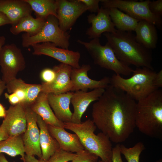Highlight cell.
Segmentation results:
<instances>
[{"label": "cell", "instance_id": "484cf974", "mask_svg": "<svg viewBox=\"0 0 162 162\" xmlns=\"http://www.w3.org/2000/svg\"><path fill=\"white\" fill-rule=\"evenodd\" d=\"M111 20L117 30L123 32L134 31L140 20L115 8H108Z\"/></svg>", "mask_w": 162, "mask_h": 162}, {"label": "cell", "instance_id": "4fadbf2b", "mask_svg": "<svg viewBox=\"0 0 162 162\" xmlns=\"http://www.w3.org/2000/svg\"><path fill=\"white\" fill-rule=\"evenodd\" d=\"M27 127L22 139L26 154L42 158L40 148V130L37 122V114L29 106H26Z\"/></svg>", "mask_w": 162, "mask_h": 162}, {"label": "cell", "instance_id": "836d02e7", "mask_svg": "<svg viewBox=\"0 0 162 162\" xmlns=\"http://www.w3.org/2000/svg\"><path fill=\"white\" fill-rule=\"evenodd\" d=\"M86 7L87 10L91 12L96 13L100 9L99 3L100 0H80Z\"/></svg>", "mask_w": 162, "mask_h": 162}, {"label": "cell", "instance_id": "ffe728a7", "mask_svg": "<svg viewBox=\"0 0 162 162\" xmlns=\"http://www.w3.org/2000/svg\"><path fill=\"white\" fill-rule=\"evenodd\" d=\"M32 10L25 0H0V12L4 14L13 25L22 17L31 15Z\"/></svg>", "mask_w": 162, "mask_h": 162}, {"label": "cell", "instance_id": "ee69618b", "mask_svg": "<svg viewBox=\"0 0 162 162\" xmlns=\"http://www.w3.org/2000/svg\"><path fill=\"white\" fill-rule=\"evenodd\" d=\"M155 162H162V159H160L159 160L156 161Z\"/></svg>", "mask_w": 162, "mask_h": 162}, {"label": "cell", "instance_id": "cb8c5ba5", "mask_svg": "<svg viewBox=\"0 0 162 162\" xmlns=\"http://www.w3.org/2000/svg\"><path fill=\"white\" fill-rule=\"evenodd\" d=\"M46 19L36 17L30 15L21 18L16 23L12 25L10 28L11 33L17 35L24 32L30 35L38 33L44 26Z\"/></svg>", "mask_w": 162, "mask_h": 162}, {"label": "cell", "instance_id": "30bf717a", "mask_svg": "<svg viewBox=\"0 0 162 162\" xmlns=\"http://www.w3.org/2000/svg\"><path fill=\"white\" fill-rule=\"evenodd\" d=\"M26 106L20 103L11 105L6 110L0 126L8 137L21 135L25 132L27 127Z\"/></svg>", "mask_w": 162, "mask_h": 162}, {"label": "cell", "instance_id": "e0dca14e", "mask_svg": "<svg viewBox=\"0 0 162 162\" xmlns=\"http://www.w3.org/2000/svg\"><path fill=\"white\" fill-rule=\"evenodd\" d=\"M105 90L103 88H98L89 92L80 90L74 92L70 100L74 108L71 122L81 123L82 116L89 105L98 100Z\"/></svg>", "mask_w": 162, "mask_h": 162}, {"label": "cell", "instance_id": "74e56055", "mask_svg": "<svg viewBox=\"0 0 162 162\" xmlns=\"http://www.w3.org/2000/svg\"><path fill=\"white\" fill-rule=\"evenodd\" d=\"M26 162H47L41 159H37L34 156L26 154L25 156Z\"/></svg>", "mask_w": 162, "mask_h": 162}, {"label": "cell", "instance_id": "1f68e13d", "mask_svg": "<svg viewBox=\"0 0 162 162\" xmlns=\"http://www.w3.org/2000/svg\"><path fill=\"white\" fill-rule=\"evenodd\" d=\"M40 77L43 82L50 83L55 79L56 74L53 69L46 68L43 69L41 72Z\"/></svg>", "mask_w": 162, "mask_h": 162}, {"label": "cell", "instance_id": "7a4b0ae2", "mask_svg": "<svg viewBox=\"0 0 162 162\" xmlns=\"http://www.w3.org/2000/svg\"><path fill=\"white\" fill-rule=\"evenodd\" d=\"M103 34L117 58L122 62L128 66L154 69L151 50L139 43L132 32L117 30L114 33L105 32Z\"/></svg>", "mask_w": 162, "mask_h": 162}, {"label": "cell", "instance_id": "60d3db41", "mask_svg": "<svg viewBox=\"0 0 162 162\" xmlns=\"http://www.w3.org/2000/svg\"><path fill=\"white\" fill-rule=\"evenodd\" d=\"M8 138V136L2 130L0 126V141L6 140Z\"/></svg>", "mask_w": 162, "mask_h": 162}, {"label": "cell", "instance_id": "5bb4252c", "mask_svg": "<svg viewBox=\"0 0 162 162\" xmlns=\"http://www.w3.org/2000/svg\"><path fill=\"white\" fill-rule=\"evenodd\" d=\"M91 69L89 64H82L78 68H73L70 74L72 84L71 91L80 90L87 92L88 89L106 88L110 85V78L105 76L100 80L91 79L88 72Z\"/></svg>", "mask_w": 162, "mask_h": 162}, {"label": "cell", "instance_id": "f35d334b", "mask_svg": "<svg viewBox=\"0 0 162 162\" xmlns=\"http://www.w3.org/2000/svg\"><path fill=\"white\" fill-rule=\"evenodd\" d=\"M6 89V84L2 79L0 78V97Z\"/></svg>", "mask_w": 162, "mask_h": 162}, {"label": "cell", "instance_id": "4dcf8cb0", "mask_svg": "<svg viewBox=\"0 0 162 162\" xmlns=\"http://www.w3.org/2000/svg\"><path fill=\"white\" fill-rule=\"evenodd\" d=\"M99 157L86 150L76 153L74 158L70 162H98Z\"/></svg>", "mask_w": 162, "mask_h": 162}, {"label": "cell", "instance_id": "9c48e42d", "mask_svg": "<svg viewBox=\"0 0 162 162\" xmlns=\"http://www.w3.org/2000/svg\"><path fill=\"white\" fill-rule=\"evenodd\" d=\"M0 66L2 80L7 84L16 78L23 70L26 62L21 50L14 43L5 44L0 51Z\"/></svg>", "mask_w": 162, "mask_h": 162}, {"label": "cell", "instance_id": "ba28073f", "mask_svg": "<svg viewBox=\"0 0 162 162\" xmlns=\"http://www.w3.org/2000/svg\"><path fill=\"white\" fill-rule=\"evenodd\" d=\"M150 1L138 2L130 0H100L102 6L105 8H115L130 16L140 21H148L161 28V17L154 15L150 11L148 4Z\"/></svg>", "mask_w": 162, "mask_h": 162}, {"label": "cell", "instance_id": "d6a6232c", "mask_svg": "<svg viewBox=\"0 0 162 162\" xmlns=\"http://www.w3.org/2000/svg\"><path fill=\"white\" fill-rule=\"evenodd\" d=\"M148 8L153 14L161 17L162 15V0L150 1L148 4Z\"/></svg>", "mask_w": 162, "mask_h": 162}, {"label": "cell", "instance_id": "83f0119b", "mask_svg": "<svg viewBox=\"0 0 162 162\" xmlns=\"http://www.w3.org/2000/svg\"><path fill=\"white\" fill-rule=\"evenodd\" d=\"M0 153H5L12 157L20 155L23 162H26L24 148L21 136L9 137L0 141Z\"/></svg>", "mask_w": 162, "mask_h": 162}, {"label": "cell", "instance_id": "7c38bea8", "mask_svg": "<svg viewBox=\"0 0 162 162\" xmlns=\"http://www.w3.org/2000/svg\"><path fill=\"white\" fill-rule=\"evenodd\" d=\"M57 1V18L59 26L63 31L66 32L87 9L84 4L80 0Z\"/></svg>", "mask_w": 162, "mask_h": 162}, {"label": "cell", "instance_id": "e575fe53", "mask_svg": "<svg viewBox=\"0 0 162 162\" xmlns=\"http://www.w3.org/2000/svg\"><path fill=\"white\" fill-rule=\"evenodd\" d=\"M121 155L120 144L118 143L112 148V162H123Z\"/></svg>", "mask_w": 162, "mask_h": 162}, {"label": "cell", "instance_id": "d590c367", "mask_svg": "<svg viewBox=\"0 0 162 162\" xmlns=\"http://www.w3.org/2000/svg\"><path fill=\"white\" fill-rule=\"evenodd\" d=\"M4 95L5 98L8 100L11 105H15L20 103L18 96L14 92L10 94L7 93H5Z\"/></svg>", "mask_w": 162, "mask_h": 162}, {"label": "cell", "instance_id": "603a6c76", "mask_svg": "<svg viewBox=\"0 0 162 162\" xmlns=\"http://www.w3.org/2000/svg\"><path fill=\"white\" fill-rule=\"evenodd\" d=\"M134 31L136 40L145 47L150 50L156 47L158 37L154 24L145 20H140Z\"/></svg>", "mask_w": 162, "mask_h": 162}, {"label": "cell", "instance_id": "7bdbcfd3", "mask_svg": "<svg viewBox=\"0 0 162 162\" xmlns=\"http://www.w3.org/2000/svg\"><path fill=\"white\" fill-rule=\"evenodd\" d=\"M0 162H9L3 153L0 154Z\"/></svg>", "mask_w": 162, "mask_h": 162}, {"label": "cell", "instance_id": "ac0fdd59", "mask_svg": "<svg viewBox=\"0 0 162 162\" xmlns=\"http://www.w3.org/2000/svg\"><path fill=\"white\" fill-rule=\"evenodd\" d=\"M51 135L58 144L61 148L68 152L77 153L85 148L77 135L67 131L63 127L48 125Z\"/></svg>", "mask_w": 162, "mask_h": 162}, {"label": "cell", "instance_id": "3957f363", "mask_svg": "<svg viewBox=\"0 0 162 162\" xmlns=\"http://www.w3.org/2000/svg\"><path fill=\"white\" fill-rule=\"evenodd\" d=\"M130 77L124 78L113 74L110 85L125 92L136 101L162 87V70L157 72L146 67L136 68Z\"/></svg>", "mask_w": 162, "mask_h": 162}, {"label": "cell", "instance_id": "8d00e7d4", "mask_svg": "<svg viewBox=\"0 0 162 162\" xmlns=\"http://www.w3.org/2000/svg\"><path fill=\"white\" fill-rule=\"evenodd\" d=\"M9 24L11 25V22L9 18L4 14L0 12V27Z\"/></svg>", "mask_w": 162, "mask_h": 162}, {"label": "cell", "instance_id": "5b68a950", "mask_svg": "<svg viewBox=\"0 0 162 162\" xmlns=\"http://www.w3.org/2000/svg\"><path fill=\"white\" fill-rule=\"evenodd\" d=\"M64 128L79 137L85 149L100 158L102 162H112V147L109 138L102 132L94 134L97 127L92 120L80 123H64Z\"/></svg>", "mask_w": 162, "mask_h": 162}, {"label": "cell", "instance_id": "f6af8a7d", "mask_svg": "<svg viewBox=\"0 0 162 162\" xmlns=\"http://www.w3.org/2000/svg\"><path fill=\"white\" fill-rule=\"evenodd\" d=\"M98 162H102L101 160H99L98 161Z\"/></svg>", "mask_w": 162, "mask_h": 162}, {"label": "cell", "instance_id": "8992f818", "mask_svg": "<svg viewBox=\"0 0 162 162\" xmlns=\"http://www.w3.org/2000/svg\"><path fill=\"white\" fill-rule=\"evenodd\" d=\"M77 42L85 48L94 63L100 67L111 70L115 74L120 75L129 76L133 72L134 70L129 66L118 59L108 42L103 46L99 38L92 39L89 42L80 40Z\"/></svg>", "mask_w": 162, "mask_h": 162}, {"label": "cell", "instance_id": "8fae6325", "mask_svg": "<svg viewBox=\"0 0 162 162\" xmlns=\"http://www.w3.org/2000/svg\"><path fill=\"white\" fill-rule=\"evenodd\" d=\"M31 46L34 55L47 56L73 68H78L80 67L79 64L80 54L78 51L58 48L50 42L34 44Z\"/></svg>", "mask_w": 162, "mask_h": 162}, {"label": "cell", "instance_id": "2e32d148", "mask_svg": "<svg viewBox=\"0 0 162 162\" xmlns=\"http://www.w3.org/2000/svg\"><path fill=\"white\" fill-rule=\"evenodd\" d=\"M87 20L91 26L87 30L86 34L90 39L99 38L103 33H114L117 30L110 18L108 8L101 6L96 15H88Z\"/></svg>", "mask_w": 162, "mask_h": 162}, {"label": "cell", "instance_id": "52a82bcc", "mask_svg": "<svg viewBox=\"0 0 162 162\" xmlns=\"http://www.w3.org/2000/svg\"><path fill=\"white\" fill-rule=\"evenodd\" d=\"M70 35L60 28L57 18L50 15L46 19L45 23L37 34L30 35L24 33L22 35V45L24 47L45 42H50L61 48L68 49Z\"/></svg>", "mask_w": 162, "mask_h": 162}, {"label": "cell", "instance_id": "9a60e30c", "mask_svg": "<svg viewBox=\"0 0 162 162\" xmlns=\"http://www.w3.org/2000/svg\"><path fill=\"white\" fill-rule=\"evenodd\" d=\"M72 67L62 63L53 67L56 76L54 80L50 83L42 82L41 92L46 94H60L71 91L72 84L70 74Z\"/></svg>", "mask_w": 162, "mask_h": 162}, {"label": "cell", "instance_id": "d4e9b609", "mask_svg": "<svg viewBox=\"0 0 162 162\" xmlns=\"http://www.w3.org/2000/svg\"><path fill=\"white\" fill-rule=\"evenodd\" d=\"M6 89L9 93H12L16 89H20L25 91L26 94L25 104L30 106L36 99L41 92V85L29 84L25 83L21 79L16 78L6 84Z\"/></svg>", "mask_w": 162, "mask_h": 162}, {"label": "cell", "instance_id": "ab89813d", "mask_svg": "<svg viewBox=\"0 0 162 162\" xmlns=\"http://www.w3.org/2000/svg\"><path fill=\"white\" fill-rule=\"evenodd\" d=\"M6 110L3 105L0 103V118H4L6 114Z\"/></svg>", "mask_w": 162, "mask_h": 162}, {"label": "cell", "instance_id": "f546056e", "mask_svg": "<svg viewBox=\"0 0 162 162\" xmlns=\"http://www.w3.org/2000/svg\"><path fill=\"white\" fill-rule=\"evenodd\" d=\"M76 155V153L67 152L60 148L50 157L47 162H70Z\"/></svg>", "mask_w": 162, "mask_h": 162}, {"label": "cell", "instance_id": "44dd1931", "mask_svg": "<svg viewBox=\"0 0 162 162\" xmlns=\"http://www.w3.org/2000/svg\"><path fill=\"white\" fill-rule=\"evenodd\" d=\"M37 122L40 130L39 142L42 153L41 159L47 161L60 148L57 141L50 132L47 124L38 115Z\"/></svg>", "mask_w": 162, "mask_h": 162}, {"label": "cell", "instance_id": "4316f807", "mask_svg": "<svg viewBox=\"0 0 162 162\" xmlns=\"http://www.w3.org/2000/svg\"><path fill=\"white\" fill-rule=\"evenodd\" d=\"M34 12L36 17L44 19L50 15L57 18V0H25Z\"/></svg>", "mask_w": 162, "mask_h": 162}, {"label": "cell", "instance_id": "7402d4cb", "mask_svg": "<svg viewBox=\"0 0 162 162\" xmlns=\"http://www.w3.org/2000/svg\"><path fill=\"white\" fill-rule=\"evenodd\" d=\"M47 95V94L41 92L34 102L29 106L47 124L64 128V123L56 117L52 111Z\"/></svg>", "mask_w": 162, "mask_h": 162}, {"label": "cell", "instance_id": "6da1fadb", "mask_svg": "<svg viewBox=\"0 0 162 162\" xmlns=\"http://www.w3.org/2000/svg\"><path fill=\"white\" fill-rule=\"evenodd\" d=\"M136 102L123 91L110 85L93 105L92 121L111 141H125L133 132Z\"/></svg>", "mask_w": 162, "mask_h": 162}, {"label": "cell", "instance_id": "d6986e66", "mask_svg": "<svg viewBox=\"0 0 162 162\" xmlns=\"http://www.w3.org/2000/svg\"><path fill=\"white\" fill-rule=\"evenodd\" d=\"M73 92L60 94H47L49 104L56 117L64 122H71L72 113L70 105Z\"/></svg>", "mask_w": 162, "mask_h": 162}, {"label": "cell", "instance_id": "b9f144b4", "mask_svg": "<svg viewBox=\"0 0 162 162\" xmlns=\"http://www.w3.org/2000/svg\"><path fill=\"white\" fill-rule=\"evenodd\" d=\"M6 38L4 36H0V51L2 47L5 45Z\"/></svg>", "mask_w": 162, "mask_h": 162}, {"label": "cell", "instance_id": "f1b7e54d", "mask_svg": "<svg viewBox=\"0 0 162 162\" xmlns=\"http://www.w3.org/2000/svg\"><path fill=\"white\" fill-rule=\"evenodd\" d=\"M145 148L144 144L141 142H139L129 148L120 144L121 154L124 155L128 162H139L140 155Z\"/></svg>", "mask_w": 162, "mask_h": 162}, {"label": "cell", "instance_id": "277c9868", "mask_svg": "<svg viewBox=\"0 0 162 162\" xmlns=\"http://www.w3.org/2000/svg\"><path fill=\"white\" fill-rule=\"evenodd\" d=\"M136 102L135 124L142 133L162 140V90L159 89Z\"/></svg>", "mask_w": 162, "mask_h": 162}]
</instances>
